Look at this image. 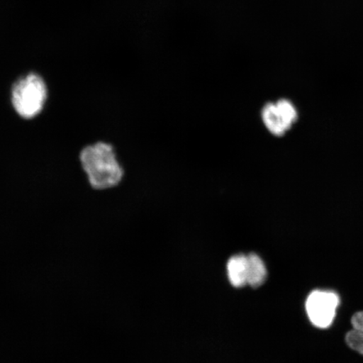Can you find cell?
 Returning a JSON list of instances; mask_svg holds the SVG:
<instances>
[{"mask_svg": "<svg viewBox=\"0 0 363 363\" xmlns=\"http://www.w3.org/2000/svg\"><path fill=\"white\" fill-rule=\"evenodd\" d=\"M79 159L81 169L94 189L115 188L123 179V167L111 144L98 142L87 145L81 150Z\"/></svg>", "mask_w": 363, "mask_h": 363, "instance_id": "cell-1", "label": "cell"}, {"mask_svg": "<svg viewBox=\"0 0 363 363\" xmlns=\"http://www.w3.org/2000/svg\"><path fill=\"white\" fill-rule=\"evenodd\" d=\"M47 82L36 72H30L17 78L11 85L10 102L16 115L24 121L38 117L48 101Z\"/></svg>", "mask_w": 363, "mask_h": 363, "instance_id": "cell-2", "label": "cell"}, {"mask_svg": "<svg viewBox=\"0 0 363 363\" xmlns=\"http://www.w3.org/2000/svg\"><path fill=\"white\" fill-rule=\"evenodd\" d=\"M262 123L272 135L281 138L292 128L298 119L295 104L288 99L269 102L262 108Z\"/></svg>", "mask_w": 363, "mask_h": 363, "instance_id": "cell-3", "label": "cell"}, {"mask_svg": "<svg viewBox=\"0 0 363 363\" xmlns=\"http://www.w3.org/2000/svg\"><path fill=\"white\" fill-rule=\"evenodd\" d=\"M339 295L330 290H314L307 298L306 308L308 320L320 329H328L337 315Z\"/></svg>", "mask_w": 363, "mask_h": 363, "instance_id": "cell-4", "label": "cell"}, {"mask_svg": "<svg viewBox=\"0 0 363 363\" xmlns=\"http://www.w3.org/2000/svg\"><path fill=\"white\" fill-rule=\"evenodd\" d=\"M227 276L235 288H242L247 285V255L238 254L227 262Z\"/></svg>", "mask_w": 363, "mask_h": 363, "instance_id": "cell-5", "label": "cell"}, {"mask_svg": "<svg viewBox=\"0 0 363 363\" xmlns=\"http://www.w3.org/2000/svg\"><path fill=\"white\" fill-rule=\"evenodd\" d=\"M267 278V271L264 262L256 253L247 255V285L252 288L260 287Z\"/></svg>", "mask_w": 363, "mask_h": 363, "instance_id": "cell-6", "label": "cell"}, {"mask_svg": "<svg viewBox=\"0 0 363 363\" xmlns=\"http://www.w3.org/2000/svg\"><path fill=\"white\" fill-rule=\"evenodd\" d=\"M352 325L353 329L347 334L346 342L352 350L363 356V311L352 316Z\"/></svg>", "mask_w": 363, "mask_h": 363, "instance_id": "cell-7", "label": "cell"}]
</instances>
